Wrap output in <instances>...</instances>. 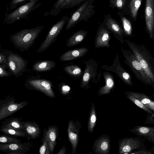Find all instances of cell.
Instances as JSON below:
<instances>
[{"label":"cell","instance_id":"31","mask_svg":"<svg viewBox=\"0 0 154 154\" xmlns=\"http://www.w3.org/2000/svg\"><path fill=\"white\" fill-rule=\"evenodd\" d=\"M63 70L70 76L76 78L80 77L83 73L81 68L76 65L66 66L63 68Z\"/></svg>","mask_w":154,"mask_h":154},{"label":"cell","instance_id":"1","mask_svg":"<svg viewBox=\"0 0 154 154\" xmlns=\"http://www.w3.org/2000/svg\"><path fill=\"white\" fill-rule=\"evenodd\" d=\"M125 42L139 62L145 73L154 87V58L150 51L143 45H138L126 39Z\"/></svg>","mask_w":154,"mask_h":154},{"label":"cell","instance_id":"12","mask_svg":"<svg viewBox=\"0 0 154 154\" xmlns=\"http://www.w3.org/2000/svg\"><path fill=\"white\" fill-rule=\"evenodd\" d=\"M102 24L107 29L110 33L122 44H125V33L119 24L113 19L109 14L105 15Z\"/></svg>","mask_w":154,"mask_h":154},{"label":"cell","instance_id":"25","mask_svg":"<svg viewBox=\"0 0 154 154\" xmlns=\"http://www.w3.org/2000/svg\"><path fill=\"white\" fill-rule=\"evenodd\" d=\"M88 32V31L83 29L77 31L67 39L66 46L71 47L79 44L84 39Z\"/></svg>","mask_w":154,"mask_h":154},{"label":"cell","instance_id":"39","mask_svg":"<svg viewBox=\"0 0 154 154\" xmlns=\"http://www.w3.org/2000/svg\"><path fill=\"white\" fill-rule=\"evenodd\" d=\"M129 154H154V153L152 151L146 149L145 148H143L134 150Z\"/></svg>","mask_w":154,"mask_h":154},{"label":"cell","instance_id":"7","mask_svg":"<svg viewBox=\"0 0 154 154\" xmlns=\"http://www.w3.org/2000/svg\"><path fill=\"white\" fill-rule=\"evenodd\" d=\"M15 99L10 95L3 99H0V121L12 115L28 104L26 101L15 102Z\"/></svg>","mask_w":154,"mask_h":154},{"label":"cell","instance_id":"3","mask_svg":"<svg viewBox=\"0 0 154 154\" xmlns=\"http://www.w3.org/2000/svg\"><path fill=\"white\" fill-rule=\"evenodd\" d=\"M95 0H88L82 3L74 12L66 23V29L69 30L81 21H87L95 14Z\"/></svg>","mask_w":154,"mask_h":154},{"label":"cell","instance_id":"42","mask_svg":"<svg viewBox=\"0 0 154 154\" xmlns=\"http://www.w3.org/2000/svg\"><path fill=\"white\" fill-rule=\"evenodd\" d=\"M154 113L150 114L148 113L147 115V117L145 122L144 123L146 124H154Z\"/></svg>","mask_w":154,"mask_h":154},{"label":"cell","instance_id":"34","mask_svg":"<svg viewBox=\"0 0 154 154\" xmlns=\"http://www.w3.org/2000/svg\"><path fill=\"white\" fill-rule=\"evenodd\" d=\"M88 0H66L62 5L61 9H69L79 6L83 2Z\"/></svg>","mask_w":154,"mask_h":154},{"label":"cell","instance_id":"46","mask_svg":"<svg viewBox=\"0 0 154 154\" xmlns=\"http://www.w3.org/2000/svg\"><path fill=\"white\" fill-rule=\"evenodd\" d=\"M2 46H1V44H0V51H3V50L2 48Z\"/></svg>","mask_w":154,"mask_h":154},{"label":"cell","instance_id":"44","mask_svg":"<svg viewBox=\"0 0 154 154\" xmlns=\"http://www.w3.org/2000/svg\"><path fill=\"white\" fill-rule=\"evenodd\" d=\"M70 90V88L68 85H63L61 88V93L63 94H66L69 93Z\"/></svg>","mask_w":154,"mask_h":154},{"label":"cell","instance_id":"13","mask_svg":"<svg viewBox=\"0 0 154 154\" xmlns=\"http://www.w3.org/2000/svg\"><path fill=\"white\" fill-rule=\"evenodd\" d=\"M81 127V123L78 120L74 121L70 119L69 120L67 127V133L68 139L72 148V154H75L76 152Z\"/></svg>","mask_w":154,"mask_h":154},{"label":"cell","instance_id":"2","mask_svg":"<svg viewBox=\"0 0 154 154\" xmlns=\"http://www.w3.org/2000/svg\"><path fill=\"white\" fill-rule=\"evenodd\" d=\"M45 26L22 30L10 36L15 47L20 51H27L32 45Z\"/></svg>","mask_w":154,"mask_h":154},{"label":"cell","instance_id":"43","mask_svg":"<svg viewBox=\"0 0 154 154\" xmlns=\"http://www.w3.org/2000/svg\"><path fill=\"white\" fill-rule=\"evenodd\" d=\"M7 57L5 54L0 53V64L7 65Z\"/></svg>","mask_w":154,"mask_h":154},{"label":"cell","instance_id":"9","mask_svg":"<svg viewBox=\"0 0 154 154\" xmlns=\"http://www.w3.org/2000/svg\"><path fill=\"white\" fill-rule=\"evenodd\" d=\"M101 69L114 73L126 85H133L131 75L121 65L118 54H116L111 65H103Z\"/></svg>","mask_w":154,"mask_h":154},{"label":"cell","instance_id":"15","mask_svg":"<svg viewBox=\"0 0 154 154\" xmlns=\"http://www.w3.org/2000/svg\"><path fill=\"white\" fill-rule=\"evenodd\" d=\"M32 144L29 142L22 143H0V151L8 154H26Z\"/></svg>","mask_w":154,"mask_h":154},{"label":"cell","instance_id":"45","mask_svg":"<svg viewBox=\"0 0 154 154\" xmlns=\"http://www.w3.org/2000/svg\"><path fill=\"white\" fill-rule=\"evenodd\" d=\"M66 149L64 146H63L61 149L57 153L58 154H66Z\"/></svg>","mask_w":154,"mask_h":154},{"label":"cell","instance_id":"24","mask_svg":"<svg viewBox=\"0 0 154 154\" xmlns=\"http://www.w3.org/2000/svg\"><path fill=\"white\" fill-rule=\"evenodd\" d=\"M125 95L130 96L138 100L151 111H154V102L148 96L141 93L127 91Z\"/></svg>","mask_w":154,"mask_h":154},{"label":"cell","instance_id":"16","mask_svg":"<svg viewBox=\"0 0 154 154\" xmlns=\"http://www.w3.org/2000/svg\"><path fill=\"white\" fill-rule=\"evenodd\" d=\"M145 20L150 38L154 39V0H146Z\"/></svg>","mask_w":154,"mask_h":154},{"label":"cell","instance_id":"4","mask_svg":"<svg viewBox=\"0 0 154 154\" xmlns=\"http://www.w3.org/2000/svg\"><path fill=\"white\" fill-rule=\"evenodd\" d=\"M121 50L124 58V62L133 72L137 79L143 83L152 86L151 82L145 73L137 58L131 50L121 48Z\"/></svg>","mask_w":154,"mask_h":154},{"label":"cell","instance_id":"36","mask_svg":"<svg viewBox=\"0 0 154 154\" xmlns=\"http://www.w3.org/2000/svg\"><path fill=\"white\" fill-rule=\"evenodd\" d=\"M125 96L127 98L131 100L137 106L144 110L148 113L150 114H152L154 113L152 111L148 108L143 103L138 100L130 96L125 95Z\"/></svg>","mask_w":154,"mask_h":154},{"label":"cell","instance_id":"30","mask_svg":"<svg viewBox=\"0 0 154 154\" xmlns=\"http://www.w3.org/2000/svg\"><path fill=\"white\" fill-rule=\"evenodd\" d=\"M97 122V114L95 104L92 103L90 110L88 124V130L89 132H93Z\"/></svg>","mask_w":154,"mask_h":154},{"label":"cell","instance_id":"18","mask_svg":"<svg viewBox=\"0 0 154 154\" xmlns=\"http://www.w3.org/2000/svg\"><path fill=\"white\" fill-rule=\"evenodd\" d=\"M110 147L109 137L106 134H103L94 141L92 149L94 153L108 154Z\"/></svg>","mask_w":154,"mask_h":154},{"label":"cell","instance_id":"6","mask_svg":"<svg viewBox=\"0 0 154 154\" xmlns=\"http://www.w3.org/2000/svg\"><path fill=\"white\" fill-rule=\"evenodd\" d=\"M85 67L82 77L80 87L82 89L91 88V82L96 84L100 81L101 71L97 72L98 64L95 60L90 59L85 62Z\"/></svg>","mask_w":154,"mask_h":154},{"label":"cell","instance_id":"40","mask_svg":"<svg viewBox=\"0 0 154 154\" xmlns=\"http://www.w3.org/2000/svg\"><path fill=\"white\" fill-rule=\"evenodd\" d=\"M27 0H11L9 4V8L10 10L14 9L18 5Z\"/></svg>","mask_w":154,"mask_h":154},{"label":"cell","instance_id":"38","mask_svg":"<svg viewBox=\"0 0 154 154\" xmlns=\"http://www.w3.org/2000/svg\"><path fill=\"white\" fill-rule=\"evenodd\" d=\"M40 154H50L47 142L44 137L42 145L39 149Z\"/></svg>","mask_w":154,"mask_h":154},{"label":"cell","instance_id":"22","mask_svg":"<svg viewBox=\"0 0 154 154\" xmlns=\"http://www.w3.org/2000/svg\"><path fill=\"white\" fill-rule=\"evenodd\" d=\"M103 75L105 80V85L99 88L97 92L99 96L109 94L115 86L113 77L111 74L107 71H105Z\"/></svg>","mask_w":154,"mask_h":154},{"label":"cell","instance_id":"5","mask_svg":"<svg viewBox=\"0 0 154 154\" xmlns=\"http://www.w3.org/2000/svg\"><path fill=\"white\" fill-rule=\"evenodd\" d=\"M40 0H29L28 2L21 5L16 9L6 14L4 22L11 24L17 21L27 17L30 12L36 9L43 4Z\"/></svg>","mask_w":154,"mask_h":154},{"label":"cell","instance_id":"33","mask_svg":"<svg viewBox=\"0 0 154 154\" xmlns=\"http://www.w3.org/2000/svg\"><path fill=\"white\" fill-rule=\"evenodd\" d=\"M0 131L4 133L17 137H28L26 132L21 130L1 127Z\"/></svg>","mask_w":154,"mask_h":154},{"label":"cell","instance_id":"35","mask_svg":"<svg viewBox=\"0 0 154 154\" xmlns=\"http://www.w3.org/2000/svg\"><path fill=\"white\" fill-rule=\"evenodd\" d=\"M66 0H57L51 9L50 14L52 16H57L61 11V6Z\"/></svg>","mask_w":154,"mask_h":154},{"label":"cell","instance_id":"14","mask_svg":"<svg viewBox=\"0 0 154 154\" xmlns=\"http://www.w3.org/2000/svg\"><path fill=\"white\" fill-rule=\"evenodd\" d=\"M27 63L26 60L15 54L11 53L7 57V65L16 77L26 71Z\"/></svg>","mask_w":154,"mask_h":154},{"label":"cell","instance_id":"28","mask_svg":"<svg viewBox=\"0 0 154 154\" xmlns=\"http://www.w3.org/2000/svg\"><path fill=\"white\" fill-rule=\"evenodd\" d=\"M56 63L51 60H41L36 61L33 65L32 69L38 72L50 71L55 67Z\"/></svg>","mask_w":154,"mask_h":154},{"label":"cell","instance_id":"27","mask_svg":"<svg viewBox=\"0 0 154 154\" xmlns=\"http://www.w3.org/2000/svg\"><path fill=\"white\" fill-rule=\"evenodd\" d=\"M22 119L21 118L15 117L6 119L2 122L1 127L18 129L24 131V125L23 122L22 121Z\"/></svg>","mask_w":154,"mask_h":154},{"label":"cell","instance_id":"41","mask_svg":"<svg viewBox=\"0 0 154 154\" xmlns=\"http://www.w3.org/2000/svg\"><path fill=\"white\" fill-rule=\"evenodd\" d=\"M5 65H0V77H5L9 76V73L5 70Z\"/></svg>","mask_w":154,"mask_h":154},{"label":"cell","instance_id":"23","mask_svg":"<svg viewBox=\"0 0 154 154\" xmlns=\"http://www.w3.org/2000/svg\"><path fill=\"white\" fill-rule=\"evenodd\" d=\"M24 130L28 137L35 139L39 137L41 130L35 121L23 122Z\"/></svg>","mask_w":154,"mask_h":154},{"label":"cell","instance_id":"47","mask_svg":"<svg viewBox=\"0 0 154 154\" xmlns=\"http://www.w3.org/2000/svg\"></svg>","mask_w":154,"mask_h":154},{"label":"cell","instance_id":"8","mask_svg":"<svg viewBox=\"0 0 154 154\" xmlns=\"http://www.w3.org/2000/svg\"><path fill=\"white\" fill-rule=\"evenodd\" d=\"M69 18L68 16H63L52 26L37 50L38 53L45 51L55 42Z\"/></svg>","mask_w":154,"mask_h":154},{"label":"cell","instance_id":"29","mask_svg":"<svg viewBox=\"0 0 154 154\" xmlns=\"http://www.w3.org/2000/svg\"><path fill=\"white\" fill-rule=\"evenodd\" d=\"M117 13L121 20L125 34L130 36L132 32V26L131 21L123 12L119 11Z\"/></svg>","mask_w":154,"mask_h":154},{"label":"cell","instance_id":"21","mask_svg":"<svg viewBox=\"0 0 154 154\" xmlns=\"http://www.w3.org/2000/svg\"><path fill=\"white\" fill-rule=\"evenodd\" d=\"M89 51L86 47H82L71 50L62 54L59 60L61 61H67L79 58H81L85 55Z\"/></svg>","mask_w":154,"mask_h":154},{"label":"cell","instance_id":"37","mask_svg":"<svg viewBox=\"0 0 154 154\" xmlns=\"http://www.w3.org/2000/svg\"><path fill=\"white\" fill-rule=\"evenodd\" d=\"M20 142L21 141L16 138L8 136L4 134L0 135V143H9Z\"/></svg>","mask_w":154,"mask_h":154},{"label":"cell","instance_id":"17","mask_svg":"<svg viewBox=\"0 0 154 154\" xmlns=\"http://www.w3.org/2000/svg\"><path fill=\"white\" fill-rule=\"evenodd\" d=\"M110 33L102 23L99 26L96 32L94 41V45L96 49L103 47L108 48L110 46Z\"/></svg>","mask_w":154,"mask_h":154},{"label":"cell","instance_id":"32","mask_svg":"<svg viewBox=\"0 0 154 154\" xmlns=\"http://www.w3.org/2000/svg\"><path fill=\"white\" fill-rule=\"evenodd\" d=\"M129 0H110L109 6L112 9L116 8L125 14L127 9Z\"/></svg>","mask_w":154,"mask_h":154},{"label":"cell","instance_id":"10","mask_svg":"<svg viewBox=\"0 0 154 154\" xmlns=\"http://www.w3.org/2000/svg\"><path fill=\"white\" fill-rule=\"evenodd\" d=\"M143 139L140 137H127L121 139L119 141V153L129 154L132 151L146 148Z\"/></svg>","mask_w":154,"mask_h":154},{"label":"cell","instance_id":"19","mask_svg":"<svg viewBox=\"0 0 154 154\" xmlns=\"http://www.w3.org/2000/svg\"><path fill=\"white\" fill-rule=\"evenodd\" d=\"M132 133L143 137L153 144L154 143V127L136 126L130 130Z\"/></svg>","mask_w":154,"mask_h":154},{"label":"cell","instance_id":"20","mask_svg":"<svg viewBox=\"0 0 154 154\" xmlns=\"http://www.w3.org/2000/svg\"><path fill=\"white\" fill-rule=\"evenodd\" d=\"M44 133L50 154H52L57 143L56 140L58 135L57 128L54 126H50Z\"/></svg>","mask_w":154,"mask_h":154},{"label":"cell","instance_id":"26","mask_svg":"<svg viewBox=\"0 0 154 154\" xmlns=\"http://www.w3.org/2000/svg\"><path fill=\"white\" fill-rule=\"evenodd\" d=\"M142 0H129L128 6L124 14L128 15L134 21L137 19L138 10Z\"/></svg>","mask_w":154,"mask_h":154},{"label":"cell","instance_id":"11","mask_svg":"<svg viewBox=\"0 0 154 154\" xmlns=\"http://www.w3.org/2000/svg\"><path fill=\"white\" fill-rule=\"evenodd\" d=\"M26 86L29 89L41 92L50 97H55L52 84L48 80L39 79L29 80L27 82Z\"/></svg>","mask_w":154,"mask_h":154}]
</instances>
